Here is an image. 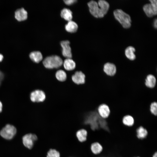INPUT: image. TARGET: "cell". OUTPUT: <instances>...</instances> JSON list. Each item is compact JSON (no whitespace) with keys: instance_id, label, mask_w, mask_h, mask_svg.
I'll use <instances>...</instances> for the list:
<instances>
[{"instance_id":"obj_27","label":"cell","mask_w":157,"mask_h":157,"mask_svg":"<svg viewBox=\"0 0 157 157\" xmlns=\"http://www.w3.org/2000/svg\"><path fill=\"white\" fill-rule=\"evenodd\" d=\"M152 6L155 15L157 13V0H149Z\"/></svg>"},{"instance_id":"obj_17","label":"cell","mask_w":157,"mask_h":157,"mask_svg":"<svg viewBox=\"0 0 157 157\" xmlns=\"http://www.w3.org/2000/svg\"><path fill=\"white\" fill-rule=\"evenodd\" d=\"M29 57L33 61L36 63L40 62L43 59V56L41 53L38 51H35L31 52L29 54Z\"/></svg>"},{"instance_id":"obj_11","label":"cell","mask_w":157,"mask_h":157,"mask_svg":"<svg viewBox=\"0 0 157 157\" xmlns=\"http://www.w3.org/2000/svg\"><path fill=\"white\" fill-rule=\"evenodd\" d=\"M64 70L70 71L74 70L76 67L75 62L72 59L67 58L65 59L63 63Z\"/></svg>"},{"instance_id":"obj_32","label":"cell","mask_w":157,"mask_h":157,"mask_svg":"<svg viewBox=\"0 0 157 157\" xmlns=\"http://www.w3.org/2000/svg\"><path fill=\"white\" fill-rule=\"evenodd\" d=\"M3 58V56L0 53V62L2 60Z\"/></svg>"},{"instance_id":"obj_21","label":"cell","mask_w":157,"mask_h":157,"mask_svg":"<svg viewBox=\"0 0 157 157\" xmlns=\"http://www.w3.org/2000/svg\"><path fill=\"white\" fill-rule=\"evenodd\" d=\"M55 76L57 80L60 82H64L67 79L66 73L64 70L62 69H58L56 72Z\"/></svg>"},{"instance_id":"obj_19","label":"cell","mask_w":157,"mask_h":157,"mask_svg":"<svg viewBox=\"0 0 157 157\" xmlns=\"http://www.w3.org/2000/svg\"><path fill=\"white\" fill-rule=\"evenodd\" d=\"M65 27L66 30L68 32L74 33L77 31L78 26L76 22L71 20L68 21L65 25Z\"/></svg>"},{"instance_id":"obj_13","label":"cell","mask_w":157,"mask_h":157,"mask_svg":"<svg viewBox=\"0 0 157 157\" xmlns=\"http://www.w3.org/2000/svg\"><path fill=\"white\" fill-rule=\"evenodd\" d=\"M157 83V80L154 76L150 74L147 76L145 84L147 87L152 88L155 87Z\"/></svg>"},{"instance_id":"obj_18","label":"cell","mask_w":157,"mask_h":157,"mask_svg":"<svg viewBox=\"0 0 157 157\" xmlns=\"http://www.w3.org/2000/svg\"><path fill=\"white\" fill-rule=\"evenodd\" d=\"M97 3L102 13L105 15L108 10L110 6L109 3L108 2L104 0H99Z\"/></svg>"},{"instance_id":"obj_31","label":"cell","mask_w":157,"mask_h":157,"mask_svg":"<svg viewBox=\"0 0 157 157\" xmlns=\"http://www.w3.org/2000/svg\"><path fill=\"white\" fill-rule=\"evenodd\" d=\"M2 104L1 102L0 101V113L2 111Z\"/></svg>"},{"instance_id":"obj_8","label":"cell","mask_w":157,"mask_h":157,"mask_svg":"<svg viewBox=\"0 0 157 157\" xmlns=\"http://www.w3.org/2000/svg\"><path fill=\"white\" fill-rule=\"evenodd\" d=\"M85 76L81 71H77L75 72L71 77L72 81L75 84L79 85L84 83L85 81Z\"/></svg>"},{"instance_id":"obj_3","label":"cell","mask_w":157,"mask_h":157,"mask_svg":"<svg viewBox=\"0 0 157 157\" xmlns=\"http://www.w3.org/2000/svg\"><path fill=\"white\" fill-rule=\"evenodd\" d=\"M16 132V129L14 126L7 124L1 130L0 135L5 139L10 140L14 137Z\"/></svg>"},{"instance_id":"obj_7","label":"cell","mask_w":157,"mask_h":157,"mask_svg":"<svg viewBox=\"0 0 157 157\" xmlns=\"http://www.w3.org/2000/svg\"><path fill=\"white\" fill-rule=\"evenodd\" d=\"M70 42L68 40L62 41L60 45L62 48V54L66 58H72L71 48L69 46Z\"/></svg>"},{"instance_id":"obj_4","label":"cell","mask_w":157,"mask_h":157,"mask_svg":"<svg viewBox=\"0 0 157 157\" xmlns=\"http://www.w3.org/2000/svg\"><path fill=\"white\" fill-rule=\"evenodd\" d=\"M88 4L90 12L93 16L97 18L104 17V15L99 7L97 2L92 0L89 2Z\"/></svg>"},{"instance_id":"obj_34","label":"cell","mask_w":157,"mask_h":157,"mask_svg":"<svg viewBox=\"0 0 157 157\" xmlns=\"http://www.w3.org/2000/svg\"></svg>"},{"instance_id":"obj_33","label":"cell","mask_w":157,"mask_h":157,"mask_svg":"<svg viewBox=\"0 0 157 157\" xmlns=\"http://www.w3.org/2000/svg\"><path fill=\"white\" fill-rule=\"evenodd\" d=\"M152 157H157V152H156L153 155Z\"/></svg>"},{"instance_id":"obj_10","label":"cell","mask_w":157,"mask_h":157,"mask_svg":"<svg viewBox=\"0 0 157 157\" xmlns=\"http://www.w3.org/2000/svg\"><path fill=\"white\" fill-rule=\"evenodd\" d=\"M97 111L100 117L105 119L108 117L110 113L109 107L105 104H101L98 107Z\"/></svg>"},{"instance_id":"obj_23","label":"cell","mask_w":157,"mask_h":157,"mask_svg":"<svg viewBox=\"0 0 157 157\" xmlns=\"http://www.w3.org/2000/svg\"><path fill=\"white\" fill-rule=\"evenodd\" d=\"M76 136L80 142H83L87 140L88 133L87 131L82 129L78 130L76 133Z\"/></svg>"},{"instance_id":"obj_14","label":"cell","mask_w":157,"mask_h":157,"mask_svg":"<svg viewBox=\"0 0 157 157\" xmlns=\"http://www.w3.org/2000/svg\"><path fill=\"white\" fill-rule=\"evenodd\" d=\"M135 48L132 46L127 47L125 51V55L128 59L130 61H133L136 59V56L134 53Z\"/></svg>"},{"instance_id":"obj_6","label":"cell","mask_w":157,"mask_h":157,"mask_svg":"<svg viewBox=\"0 0 157 157\" xmlns=\"http://www.w3.org/2000/svg\"><path fill=\"white\" fill-rule=\"evenodd\" d=\"M37 140L36 135L32 133H28L22 138L23 143L24 146L29 149L33 147L34 142Z\"/></svg>"},{"instance_id":"obj_1","label":"cell","mask_w":157,"mask_h":157,"mask_svg":"<svg viewBox=\"0 0 157 157\" xmlns=\"http://www.w3.org/2000/svg\"><path fill=\"white\" fill-rule=\"evenodd\" d=\"M63 61L57 55H52L45 58L42 61L44 67L48 69H62Z\"/></svg>"},{"instance_id":"obj_26","label":"cell","mask_w":157,"mask_h":157,"mask_svg":"<svg viewBox=\"0 0 157 157\" xmlns=\"http://www.w3.org/2000/svg\"><path fill=\"white\" fill-rule=\"evenodd\" d=\"M150 111L152 114L157 116V102H154L151 104Z\"/></svg>"},{"instance_id":"obj_16","label":"cell","mask_w":157,"mask_h":157,"mask_svg":"<svg viewBox=\"0 0 157 157\" xmlns=\"http://www.w3.org/2000/svg\"><path fill=\"white\" fill-rule=\"evenodd\" d=\"M136 133L137 138L140 140H143L146 138L148 134L147 130L141 126L137 129Z\"/></svg>"},{"instance_id":"obj_12","label":"cell","mask_w":157,"mask_h":157,"mask_svg":"<svg viewBox=\"0 0 157 157\" xmlns=\"http://www.w3.org/2000/svg\"><path fill=\"white\" fill-rule=\"evenodd\" d=\"M27 17V11L23 8L17 9L15 12V18L18 21L24 20Z\"/></svg>"},{"instance_id":"obj_30","label":"cell","mask_w":157,"mask_h":157,"mask_svg":"<svg viewBox=\"0 0 157 157\" xmlns=\"http://www.w3.org/2000/svg\"><path fill=\"white\" fill-rule=\"evenodd\" d=\"M3 73L0 71V82L3 79Z\"/></svg>"},{"instance_id":"obj_2","label":"cell","mask_w":157,"mask_h":157,"mask_svg":"<svg viewBox=\"0 0 157 157\" xmlns=\"http://www.w3.org/2000/svg\"><path fill=\"white\" fill-rule=\"evenodd\" d=\"M115 19L125 28H129L131 26V20L130 15L120 9H117L113 11Z\"/></svg>"},{"instance_id":"obj_25","label":"cell","mask_w":157,"mask_h":157,"mask_svg":"<svg viewBox=\"0 0 157 157\" xmlns=\"http://www.w3.org/2000/svg\"><path fill=\"white\" fill-rule=\"evenodd\" d=\"M47 157H60V154L56 150L51 149L48 152Z\"/></svg>"},{"instance_id":"obj_20","label":"cell","mask_w":157,"mask_h":157,"mask_svg":"<svg viewBox=\"0 0 157 157\" xmlns=\"http://www.w3.org/2000/svg\"><path fill=\"white\" fill-rule=\"evenodd\" d=\"M60 15L61 17L68 21L71 20L72 18V12L67 8L62 9Z\"/></svg>"},{"instance_id":"obj_24","label":"cell","mask_w":157,"mask_h":157,"mask_svg":"<svg viewBox=\"0 0 157 157\" xmlns=\"http://www.w3.org/2000/svg\"><path fill=\"white\" fill-rule=\"evenodd\" d=\"M122 122L125 126L128 127H131L134 125V120L132 116L128 115L123 117Z\"/></svg>"},{"instance_id":"obj_28","label":"cell","mask_w":157,"mask_h":157,"mask_svg":"<svg viewBox=\"0 0 157 157\" xmlns=\"http://www.w3.org/2000/svg\"><path fill=\"white\" fill-rule=\"evenodd\" d=\"M77 1L75 0H64L65 3L67 5H71L75 2Z\"/></svg>"},{"instance_id":"obj_29","label":"cell","mask_w":157,"mask_h":157,"mask_svg":"<svg viewBox=\"0 0 157 157\" xmlns=\"http://www.w3.org/2000/svg\"><path fill=\"white\" fill-rule=\"evenodd\" d=\"M153 26L155 28H157V20L156 19H155L154 22Z\"/></svg>"},{"instance_id":"obj_15","label":"cell","mask_w":157,"mask_h":157,"mask_svg":"<svg viewBox=\"0 0 157 157\" xmlns=\"http://www.w3.org/2000/svg\"><path fill=\"white\" fill-rule=\"evenodd\" d=\"M90 148L92 153L95 155L100 154L103 150V147L98 142H93L91 144Z\"/></svg>"},{"instance_id":"obj_5","label":"cell","mask_w":157,"mask_h":157,"mask_svg":"<svg viewBox=\"0 0 157 157\" xmlns=\"http://www.w3.org/2000/svg\"><path fill=\"white\" fill-rule=\"evenodd\" d=\"M30 98L31 101L33 102H42L44 101L46 99V95L44 92L42 90H35L31 93Z\"/></svg>"},{"instance_id":"obj_22","label":"cell","mask_w":157,"mask_h":157,"mask_svg":"<svg viewBox=\"0 0 157 157\" xmlns=\"http://www.w3.org/2000/svg\"><path fill=\"white\" fill-rule=\"evenodd\" d=\"M143 8L144 12L148 17H151L155 15L150 3L145 4L143 6Z\"/></svg>"},{"instance_id":"obj_9","label":"cell","mask_w":157,"mask_h":157,"mask_svg":"<svg viewBox=\"0 0 157 157\" xmlns=\"http://www.w3.org/2000/svg\"><path fill=\"white\" fill-rule=\"evenodd\" d=\"M103 70L105 73L108 76H113L116 73V66L113 63L107 62L104 64Z\"/></svg>"}]
</instances>
